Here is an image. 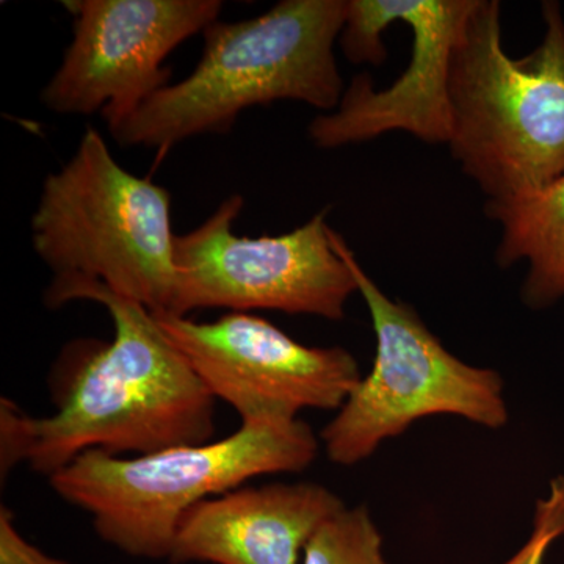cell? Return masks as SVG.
I'll list each match as a JSON object with an SVG mask.
<instances>
[{"label": "cell", "instance_id": "6da1fadb", "mask_svg": "<svg viewBox=\"0 0 564 564\" xmlns=\"http://www.w3.org/2000/svg\"><path fill=\"white\" fill-rule=\"evenodd\" d=\"M95 302L113 322V339L74 340L52 369L54 414L29 417L0 402V473L29 464L47 478L90 451L147 455L210 443L215 397L143 304L99 281L52 278L47 307Z\"/></svg>", "mask_w": 564, "mask_h": 564}, {"label": "cell", "instance_id": "7a4b0ae2", "mask_svg": "<svg viewBox=\"0 0 564 564\" xmlns=\"http://www.w3.org/2000/svg\"><path fill=\"white\" fill-rule=\"evenodd\" d=\"M344 21L345 0H282L251 20L212 22L191 76L110 124V135L121 147L163 152L231 131L254 106L289 99L329 113L345 91L334 57Z\"/></svg>", "mask_w": 564, "mask_h": 564}, {"label": "cell", "instance_id": "3957f363", "mask_svg": "<svg viewBox=\"0 0 564 564\" xmlns=\"http://www.w3.org/2000/svg\"><path fill=\"white\" fill-rule=\"evenodd\" d=\"M544 39L522 58L503 50L500 2L477 0L451 74L455 161L489 202L543 191L564 173V20L543 3Z\"/></svg>", "mask_w": 564, "mask_h": 564}, {"label": "cell", "instance_id": "277c9868", "mask_svg": "<svg viewBox=\"0 0 564 564\" xmlns=\"http://www.w3.org/2000/svg\"><path fill=\"white\" fill-rule=\"evenodd\" d=\"M318 440L302 419L243 422L210 443L122 458L85 452L50 477L66 502L91 516L101 540L139 558L169 560L181 519L210 497L314 463Z\"/></svg>", "mask_w": 564, "mask_h": 564}, {"label": "cell", "instance_id": "5b68a950", "mask_svg": "<svg viewBox=\"0 0 564 564\" xmlns=\"http://www.w3.org/2000/svg\"><path fill=\"white\" fill-rule=\"evenodd\" d=\"M31 225L33 250L54 278L99 281L151 313L172 306V195L122 169L96 129L44 180Z\"/></svg>", "mask_w": 564, "mask_h": 564}, {"label": "cell", "instance_id": "8992f818", "mask_svg": "<svg viewBox=\"0 0 564 564\" xmlns=\"http://www.w3.org/2000/svg\"><path fill=\"white\" fill-rule=\"evenodd\" d=\"M334 247L348 263L372 318L377 355L321 434L329 462L355 466L384 441L402 436L430 415H456L489 430L508 423L499 372L452 355L413 307L389 299L355 258L343 237Z\"/></svg>", "mask_w": 564, "mask_h": 564}, {"label": "cell", "instance_id": "52a82bcc", "mask_svg": "<svg viewBox=\"0 0 564 564\" xmlns=\"http://www.w3.org/2000/svg\"><path fill=\"white\" fill-rule=\"evenodd\" d=\"M242 209V196H229L202 226L176 236V291L166 313L187 317L220 307L343 321L358 284L334 247L325 212L295 231L251 239L234 234Z\"/></svg>", "mask_w": 564, "mask_h": 564}, {"label": "cell", "instance_id": "ba28073f", "mask_svg": "<svg viewBox=\"0 0 564 564\" xmlns=\"http://www.w3.org/2000/svg\"><path fill=\"white\" fill-rule=\"evenodd\" d=\"M477 0H345L339 41L352 63L380 65L388 57L381 33L404 22L413 33L410 63L384 90L356 76L339 106L315 118L310 137L322 150L403 131L430 144H448L454 132L452 63Z\"/></svg>", "mask_w": 564, "mask_h": 564}, {"label": "cell", "instance_id": "9c48e42d", "mask_svg": "<svg viewBox=\"0 0 564 564\" xmlns=\"http://www.w3.org/2000/svg\"><path fill=\"white\" fill-rule=\"evenodd\" d=\"M73 41L41 101L61 115L99 111L107 126L169 87L170 54L218 21V0H69Z\"/></svg>", "mask_w": 564, "mask_h": 564}, {"label": "cell", "instance_id": "30bf717a", "mask_svg": "<svg viewBox=\"0 0 564 564\" xmlns=\"http://www.w3.org/2000/svg\"><path fill=\"white\" fill-rule=\"evenodd\" d=\"M152 314L215 400L232 406L242 423L339 411L361 380L350 351L307 347L258 315L229 313L202 323Z\"/></svg>", "mask_w": 564, "mask_h": 564}, {"label": "cell", "instance_id": "8fae6325", "mask_svg": "<svg viewBox=\"0 0 564 564\" xmlns=\"http://www.w3.org/2000/svg\"><path fill=\"white\" fill-rule=\"evenodd\" d=\"M345 503L318 484L240 486L191 508L177 527L174 564H300L323 522Z\"/></svg>", "mask_w": 564, "mask_h": 564}, {"label": "cell", "instance_id": "7c38bea8", "mask_svg": "<svg viewBox=\"0 0 564 564\" xmlns=\"http://www.w3.org/2000/svg\"><path fill=\"white\" fill-rule=\"evenodd\" d=\"M486 214L502 228L496 259L500 267L527 261L522 300L533 310L564 299V173L543 191L486 203Z\"/></svg>", "mask_w": 564, "mask_h": 564}, {"label": "cell", "instance_id": "4fadbf2b", "mask_svg": "<svg viewBox=\"0 0 564 564\" xmlns=\"http://www.w3.org/2000/svg\"><path fill=\"white\" fill-rule=\"evenodd\" d=\"M300 564H391L366 507H344L311 538Z\"/></svg>", "mask_w": 564, "mask_h": 564}, {"label": "cell", "instance_id": "5bb4252c", "mask_svg": "<svg viewBox=\"0 0 564 564\" xmlns=\"http://www.w3.org/2000/svg\"><path fill=\"white\" fill-rule=\"evenodd\" d=\"M564 536V474L555 477L534 505L532 532L510 558L500 564H544L552 544Z\"/></svg>", "mask_w": 564, "mask_h": 564}, {"label": "cell", "instance_id": "9a60e30c", "mask_svg": "<svg viewBox=\"0 0 564 564\" xmlns=\"http://www.w3.org/2000/svg\"><path fill=\"white\" fill-rule=\"evenodd\" d=\"M0 564H68L44 554L29 543L14 524V514L9 507L0 508Z\"/></svg>", "mask_w": 564, "mask_h": 564}]
</instances>
